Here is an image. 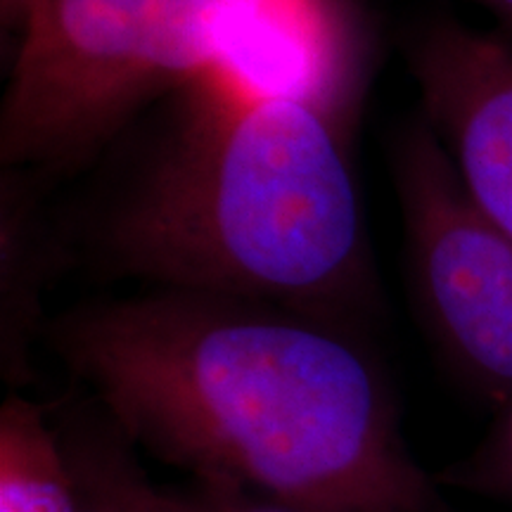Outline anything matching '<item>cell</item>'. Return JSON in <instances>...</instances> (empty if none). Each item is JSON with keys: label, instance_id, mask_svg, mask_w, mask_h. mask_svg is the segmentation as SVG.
Segmentation results:
<instances>
[{"label": "cell", "instance_id": "1", "mask_svg": "<svg viewBox=\"0 0 512 512\" xmlns=\"http://www.w3.org/2000/svg\"><path fill=\"white\" fill-rule=\"evenodd\" d=\"M43 344L138 451L311 512H446L363 339L280 306L150 290Z\"/></svg>", "mask_w": 512, "mask_h": 512}, {"label": "cell", "instance_id": "5", "mask_svg": "<svg viewBox=\"0 0 512 512\" xmlns=\"http://www.w3.org/2000/svg\"><path fill=\"white\" fill-rule=\"evenodd\" d=\"M422 114L477 207L512 240V38L451 17L403 41Z\"/></svg>", "mask_w": 512, "mask_h": 512}, {"label": "cell", "instance_id": "7", "mask_svg": "<svg viewBox=\"0 0 512 512\" xmlns=\"http://www.w3.org/2000/svg\"><path fill=\"white\" fill-rule=\"evenodd\" d=\"M36 197L22 171L3 169L0 185V370L10 387L34 377V349L43 342V290L55 271Z\"/></svg>", "mask_w": 512, "mask_h": 512}, {"label": "cell", "instance_id": "12", "mask_svg": "<svg viewBox=\"0 0 512 512\" xmlns=\"http://www.w3.org/2000/svg\"><path fill=\"white\" fill-rule=\"evenodd\" d=\"M475 3L501 19L505 27H512V0H475Z\"/></svg>", "mask_w": 512, "mask_h": 512}, {"label": "cell", "instance_id": "11", "mask_svg": "<svg viewBox=\"0 0 512 512\" xmlns=\"http://www.w3.org/2000/svg\"><path fill=\"white\" fill-rule=\"evenodd\" d=\"M38 5V0H0V17H3V27L15 31L22 36L24 27H27L31 12Z\"/></svg>", "mask_w": 512, "mask_h": 512}, {"label": "cell", "instance_id": "9", "mask_svg": "<svg viewBox=\"0 0 512 512\" xmlns=\"http://www.w3.org/2000/svg\"><path fill=\"white\" fill-rule=\"evenodd\" d=\"M437 482L512 503V399L498 406L494 425L482 444L448 467Z\"/></svg>", "mask_w": 512, "mask_h": 512}, {"label": "cell", "instance_id": "2", "mask_svg": "<svg viewBox=\"0 0 512 512\" xmlns=\"http://www.w3.org/2000/svg\"><path fill=\"white\" fill-rule=\"evenodd\" d=\"M351 136L216 72L171 95L164 131L100 216L98 264L155 290L280 306L363 335L380 309Z\"/></svg>", "mask_w": 512, "mask_h": 512}, {"label": "cell", "instance_id": "6", "mask_svg": "<svg viewBox=\"0 0 512 512\" xmlns=\"http://www.w3.org/2000/svg\"><path fill=\"white\" fill-rule=\"evenodd\" d=\"M373 48L351 0H254L209 72L256 98L297 100L354 133Z\"/></svg>", "mask_w": 512, "mask_h": 512}, {"label": "cell", "instance_id": "10", "mask_svg": "<svg viewBox=\"0 0 512 512\" xmlns=\"http://www.w3.org/2000/svg\"><path fill=\"white\" fill-rule=\"evenodd\" d=\"M159 512H311L235 484L192 479L183 489H162Z\"/></svg>", "mask_w": 512, "mask_h": 512}, {"label": "cell", "instance_id": "4", "mask_svg": "<svg viewBox=\"0 0 512 512\" xmlns=\"http://www.w3.org/2000/svg\"><path fill=\"white\" fill-rule=\"evenodd\" d=\"M413 297L451 368L498 406L512 399V240L460 181L422 117L392 143Z\"/></svg>", "mask_w": 512, "mask_h": 512}, {"label": "cell", "instance_id": "8", "mask_svg": "<svg viewBox=\"0 0 512 512\" xmlns=\"http://www.w3.org/2000/svg\"><path fill=\"white\" fill-rule=\"evenodd\" d=\"M0 512H76V484L48 406L10 394L0 408Z\"/></svg>", "mask_w": 512, "mask_h": 512}, {"label": "cell", "instance_id": "3", "mask_svg": "<svg viewBox=\"0 0 512 512\" xmlns=\"http://www.w3.org/2000/svg\"><path fill=\"white\" fill-rule=\"evenodd\" d=\"M254 0H38L0 105L3 169L72 174L216 67Z\"/></svg>", "mask_w": 512, "mask_h": 512}]
</instances>
